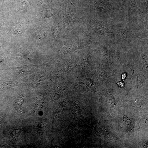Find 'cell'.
<instances>
[{"label":"cell","instance_id":"277c9868","mask_svg":"<svg viewBox=\"0 0 148 148\" xmlns=\"http://www.w3.org/2000/svg\"><path fill=\"white\" fill-rule=\"evenodd\" d=\"M118 36L123 38H134L137 36L129 31L124 29H120L116 33Z\"/></svg>","mask_w":148,"mask_h":148},{"label":"cell","instance_id":"ba28073f","mask_svg":"<svg viewBox=\"0 0 148 148\" xmlns=\"http://www.w3.org/2000/svg\"><path fill=\"white\" fill-rule=\"evenodd\" d=\"M25 30L24 26L23 24H21L17 26L15 29V32L18 35H23Z\"/></svg>","mask_w":148,"mask_h":148},{"label":"cell","instance_id":"6da1fadb","mask_svg":"<svg viewBox=\"0 0 148 148\" xmlns=\"http://www.w3.org/2000/svg\"><path fill=\"white\" fill-rule=\"evenodd\" d=\"M87 32L89 35L96 34L113 37L115 35L113 31L99 25L96 22V24L88 25Z\"/></svg>","mask_w":148,"mask_h":148},{"label":"cell","instance_id":"3957f363","mask_svg":"<svg viewBox=\"0 0 148 148\" xmlns=\"http://www.w3.org/2000/svg\"><path fill=\"white\" fill-rule=\"evenodd\" d=\"M63 14L64 22L65 25L70 26L78 22V21L74 17L69 9H65L63 12Z\"/></svg>","mask_w":148,"mask_h":148},{"label":"cell","instance_id":"9c48e42d","mask_svg":"<svg viewBox=\"0 0 148 148\" xmlns=\"http://www.w3.org/2000/svg\"><path fill=\"white\" fill-rule=\"evenodd\" d=\"M60 28L59 26L56 27L54 30V34L56 36L59 35L60 34Z\"/></svg>","mask_w":148,"mask_h":148},{"label":"cell","instance_id":"5b68a950","mask_svg":"<svg viewBox=\"0 0 148 148\" xmlns=\"http://www.w3.org/2000/svg\"><path fill=\"white\" fill-rule=\"evenodd\" d=\"M141 55L142 61L143 71L148 73L147 52H142L141 53Z\"/></svg>","mask_w":148,"mask_h":148},{"label":"cell","instance_id":"8992f818","mask_svg":"<svg viewBox=\"0 0 148 148\" xmlns=\"http://www.w3.org/2000/svg\"><path fill=\"white\" fill-rule=\"evenodd\" d=\"M17 69L20 73L23 75L29 73L32 70L31 68L26 66L18 67Z\"/></svg>","mask_w":148,"mask_h":148},{"label":"cell","instance_id":"30bf717a","mask_svg":"<svg viewBox=\"0 0 148 148\" xmlns=\"http://www.w3.org/2000/svg\"><path fill=\"white\" fill-rule=\"evenodd\" d=\"M36 34L38 35V36L41 38H43L45 36V33L44 32L41 30H38L36 32Z\"/></svg>","mask_w":148,"mask_h":148},{"label":"cell","instance_id":"52a82bcc","mask_svg":"<svg viewBox=\"0 0 148 148\" xmlns=\"http://www.w3.org/2000/svg\"><path fill=\"white\" fill-rule=\"evenodd\" d=\"M24 98L23 97H20L16 102L15 107L16 108L19 110H21V108L24 101Z\"/></svg>","mask_w":148,"mask_h":148},{"label":"cell","instance_id":"7a4b0ae2","mask_svg":"<svg viewBox=\"0 0 148 148\" xmlns=\"http://www.w3.org/2000/svg\"><path fill=\"white\" fill-rule=\"evenodd\" d=\"M102 56L104 65H108L115 62V59L114 52L108 47H105L104 48Z\"/></svg>","mask_w":148,"mask_h":148}]
</instances>
